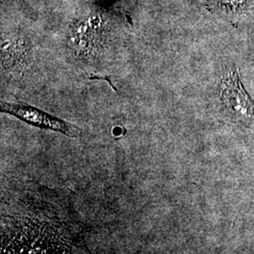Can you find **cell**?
<instances>
[{
    "label": "cell",
    "instance_id": "cell-2",
    "mask_svg": "<svg viewBox=\"0 0 254 254\" xmlns=\"http://www.w3.org/2000/svg\"><path fill=\"white\" fill-rule=\"evenodd\" d=\"M107 26L99 14L76 20L70 27L68 44L77 58L92 59L103 50Z\"/></svg>",
    "mask_w": 254,
    "mask_h": 254
},
{
    "label": "cell",
    "instance_id": "cell-6",
    "mask_svg": "<svg viewBox=\"0 0 254 254\" xmlns=\"http://www.w3.org/2000/svg\"><path fill=\"white\" fill-rule=\"evenodd\" d=\"M211 7L228 13L244 11L254 4V0H208Z\"/></svg>",
    "mask_w": 254,
    "mask_h": 254
},
{
    "label": "cell",
    "instance_id": "cell-4",
    "mask_svg": "<svg viewBox=\"0 0 254 254\" xmlns=\"http://www.w3.org/2000/svg\"><path fill=\"white\" fill-rule=\"evenodd\" d=\"M1 112L9 114L29 126L54 131L69 137L77 138L82 135L79 127L24 103L1 101Z\"/></svg>",
    "mask_w": 254,
    "mask_h": 254
},
{
    "label": "cell",
    "instance_id": "cell-3",
    "mask_svg": "<svg viewBox=\"0 0 254 254\" xmlns=\"http://www.w3.org/2000/svg\"><path fill=\"white\" fill-rule=\"evenodd\" d=\"M219 97L224 110L234 121L243 125L254 123V101L245 91L236 69H231L223 75Z\"/></svg>",
    "mask_w": 254,
    "mask_h": 254
},
{
    "label": "cell",
    "instance_id": "cell-5",
    "mask_svg": "<svg viewBox=\"0 0 254 254\" xmlns=\"http://www.w3.org/2000/svg\"><path fill=\"white\" fill-rule=\"evenodd\" d=\"M30 46L24 37L2 38L1 54L2 66L6 70L26 66L29 60Z\"/></svg>",
    "mask_w": 254,
    "mask_h": 254
},
{
    "label": "cell",
    "instance_id": "cell-1",
    "mask_svg": "<svg viewBox=\"0 0 254 254\" xmlns=\"http://www.w3.org/2000/svg\"><path fill=\"white\" fill-rule=\"evenodd\" d=\"M1 236V254L89 253L70 197L35 182L3 192Z\"/></svg>",
    "mask_w": 254,
    "mask_h": 254
}]
</instances>
